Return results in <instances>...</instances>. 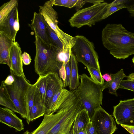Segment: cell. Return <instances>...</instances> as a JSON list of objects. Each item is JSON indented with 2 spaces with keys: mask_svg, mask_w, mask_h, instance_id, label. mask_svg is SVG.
I'll return each instance as SVG.
<instances>
[{
  "mask_svg": "<svg viewBox=\"0 0 134 134\" xmlns=\"http://www.w3.org/2000/svg\"><path fill=\"white\" fill-rule=\"evenodd\" d=\"M85 2L83 0H78L75 9L77 11L79 10V9L82 8L83 5L85 4Z\"/></svg>",
  "mask_w": 134,
  "mask_h": 134,
  "instance_id": "e575fe53",
  "label": "cell"
},
{
  "mask_svg": "<svg viewBox=\"0 0 134 134\" xmlns=\"http://www.w3.org/2000/svg\"><path fill=\"white\" fill-rule=\"evenodd\" d=\"M0 104L19 114L3 81L0 87Z\"/></svg>",
  "mask_w": 134,
  "mask_h": 134,
  "instance_id": "603a6c76",
  "label": "cell"
},
{
  "mask_svg": "<svg viewBox=\"0 0 134 134\" xmlns=\"http://www.w3.org/2000/svg\"><path fill=\"white\" fill-rule=\"evenodd\" d=\"M22 59L23 62L25 65L30 64L31 61V58L29 54L26 52H24L22 54Z\"/></svg>",
  "mask_w": 134,
  "mask_h": 134,
  "instance_id": "1f68e13d",
  "label": "cell"
},
{
  "mask_svg": "<svg viewBox=\"0 0 134 134\" xmlns=\"http://www.w3.org/2000/svg\"><path fill=\"white\" fill-rule=\"evenodd\" d=\"M66 110V107L60 106L54 113L44 115L40 125L34 130L31 132L27 130L23 134H47L63 117Z\"/></svg>",
  "mask_w": 134,
  "mask_h": 134,
  "instance_id": "8fae6325",
  "label": "cell"
},
{
  "mask_svg": "<svg viewBox=\"0 0 134 134\" xmlns=\"http://www.w3.org/2000/svg\"><path fill=\"white\" fill-rule=\"evenodd\" d=\"M54 0L46 2L43 5L39 6V13L55 32L63 44L64 49H66L71 46L74 37L65 33L59 27L58 14L53 8Z\"/></svg>",
  "mask_w": 134,
  "mask_h": 134,
  "instance_id": "ba28073f",
  "label": "cell"
},
{
  "mask_svg": "<svg viewBox=\"0 0 134 134\" xmlns=\"http://www.w3.org/2000/svg\"><path fill=\"white\" fill-rule=\"evenodd\" d=\"M84 1L85 3H91L93 4V5H96L104 2L103 0H84Z\"/></svg>",
  "mask_w": 134,
  "mask_h": 134,
  "instance_id": "d590c367",
  "label": "cell"
},
{
  "mask_svg": "<svg viewBox=\"0 0 134 134\" xmlns=\"http://www.w3.org/2000/svg\"><path fill=\"white\" fill-rule=\"evenodd\" d=\"M85 109L76 92L66 112L47 134H73V128L78 114Z\"/></svg>",
  "mask_w": 134,
  "mask_h": 134,
  "instance_id": "52a82bcc",
  "label": "cell"
},
{
  "mask_svg": "<svg viewBox=\"0 0 134 134\" xmlns=\"http://www.w3.org/2000/svg\"><path fill=\"white\" fill-rule=\"evenodd\" d=\"M87 69L90 73L91 78L96 83L103 85L104 80L102 77L100 71L92 68L87 67Z\"/></svg>",
  "mask_w": 134,
  "mask_h": 134,
  "instance_id": "f1b7e54d",
  "label": "cell"
},
{
  "mask_svg": "<svg viewBox=\"0 0 134 134\" xmlns=\"http://www.w3.org/2000/svg\"><path fill=\"white\" fill-rule=\"evenodd\" d=\"M128 80L134 82V73L130 74L127 77Z\"/></svg>",
  "mask_w": 134,
  "mask_h": 134,
  "instance_id": "f35d334b",
  "label": "cell"
},
{
  "mask_svg": "<svg viewBox=\"0 0 134 134\" xmlns=\"http://www.w3.org/2000/svg\"><path fill=\"white\" fill-rule=\"evenodd\" d=\"M35 72L39 76L46 75L51 73L57 72L62 65L58 61V55L62 52L52 45L45 43L35 35Z\"/></svg>",
  "mask_w": 134,
  "mask_h": 134,
  "instance_id": "7a4b0ae2",
  "label": "cell"
},
{
  "mask_svg": "<svg viewBox=\"0 0 134 134\" xmlns=\"http://www.w3.org/2000/svg\"><path fill=\"white\" fill-rule=\"evenodd\" d=\"M14 42L4 32L0 31V63L7 65L12 69L10 52Z\"/></svg>",
  "mask_w": 134,
  "mask_h": 134,
  "instance_id": "e0dca14e",
  "label": "cell"
},
{
  "mask_svg": "<svg viewBox=\"0 0 134 134\" xmlns=\"http://www.w3.org/2000/svg\"><path fill=\"white\" fill-rule=\"evenodd\" d=\"M108 4L104 2L79 10L69 20L70 25L72 27L77 28L85 25L92 27L102 20Z\"/></svg>",
  "mask_w": 134,
  "mask_h": 134,
  "instance_id": "5b68a950",
  "label": "cell"
},
{
  "mask_svg": "<svg viewBox=\"0 0 134 134\" xmlns=\"http://www.w3.org/2000/svg\"><path fill=\"white\" fill-rule=\"evenodd\" d=\"M131 134H134V126H128L123 125H121Z\"/></svg>",
  "mask_w": 134,
  "mask_h": 134,
  "instance_id": "8d00e7d4",
  "label": "cell"
},
{
  "mask_svg": "<svg viewBox=\"0 0 134 134\" xmlns=\"http://www.w3.org/2000/svg\"><path fill=\"white\" fill-rule=\"evenodd\" d=\"M0 122L20 131L24 129L22 120L18 117L14 112L6 107L0 108Z\"/></svg>",
  "mask_w": 134,
  "mask_h": 134,
  "instance_id": "5bb4252c",
  "label": "cell"
},
{
  "mask_svg": "<svg viewBox=\"0 0 134 134\" xmlns=\"http://www.w3.org/2000/svg\"><path fill=\"white\" fill-rule=\"evenodd\" d=\"M90 119L97 134H113L116 129L113 118L100 106L95 109Z\"/></svg>",
  "mask_w": 134,
  "mask_h": 134,
  "instance_id": "9c48e42d",
  "label": "cell"
},
{
  "mask_svg": "<svg viewBox=\"0 0 134 134\" xmlns=\"http://www.w3.org/2000/svg\"><path fill=\"white\" fill-rule=\"evenodd\" d=\"M10 73L14 78L13 83L10 86L4 84L19 114L22 118L26 119L27 111L25 97L32 84L25 76H17L11 70Z\"/></svg>",
  "mask_w": 134,
  "mask_h": 134,
  "instance_id": "8992f818",
  "label": "cell"
},
{
  "mask_svg": "<svg viewBox=\"0 0 134 134\" xmlns=\"http://www.w3.org/2000/svg\"><path fill=\"white\" fill-rule=\"evenodd\" d=\"M79 79L81 82L76 91L91 119L95 109L102 105L103 85L85 74L79 75Z\"/></svg>",
  "mask_w": 134,
  "mask_h": 134,
  "instance_id": "3957f363",
  "label": "cell"
},
{
  "mask_svg": "<svg viewBox=\"0 0 134 134\" xmlns=\"http://www.w3.org/2000/svg\"><path fill=\"white\" fill-rule=\"evenodd\" d=\"M71 52L77 62L82 63L87 67L94 68L100 71L98 57L94 44L85 36L77 35L74 37Z\"/></svg>",
  "mask_w": 134,
  "mask_h": 134,
  "instance_id": "277c9868",
  "label": "cell"
},
{
  "mask_svg": "<svg viewBox=\"0 0 134 134\" xmlns=\"http://www.w3.org/2000/svg\"><path fill=\"white\" fill-rule=\"evenodd\" d=\"M43 18L44 21L46 26L51 44L57 48L62 53L64 50L63 46L62 43L55 32L51 28L46 22L43 17Z\"/></svg>",
  "mask_w": 134,
  "mask_h": 134,
  "instance_id": "4316f807",
  "label": "cell"
},
{
  "mask_svg": "<svg viewBox=\"0 0 134 134\" xmlns=\"http://www.w3.org/2000/svg\"><path fill=\"white\" fill-rule=\"evenodd\" d=\"M104 46L116 59H124L134 54V33L120 24H108L103 30Z\"/></svg>",
  "mask_w": 134,
  "mask_h": 134,
  "instance_id": "6da1fadb",
  "label": "cell"
},
{
  "mask_svg": "<svg viewBox=\"0 0 134 134\" xmlns=\"http://www.w3.org/2000/svg\"><path fill=\"white\" fill-rule=\"evenodd\" d=\"M18 0H11L0 8V24L2 23L12 10L18 6Z\"/></svg>",
  "mask_w": 134,
  "mask_h": 134,
  "instance_id": "d4e9b609",
  "label": "cell"
},
{
  "mask_svg": "<svg viewBox=\"0 0 134 134\" xmlns=\"http://www.w3.org/2000/svg\"><path fill=\"white\" fill-rule=\"evenodd\" d=\"M36 86L34 83L32 84L29 88L25 97L26 105L27 118L26 119L28 124L30 122L29 120L30 112L34 105L36 96Z\"/></svg>",
  "mask_w": 134,
  "mask_h": 134,
  "instance_id": "cb8c5ba5",
  "label": "cell"
},
{
  "mask_svg": "<svg viewBox=\"0 0 134 134\" xmlns=\"http://www.w3.org/2000/svg\"><path fill=\"white\" fill-rule=\"evenodd\" d=\"M110 75L111 80L110 81L104 82L103 85V89L108 88L109 93L117 96V90L118 89L123 79L125 77H126L127 76L125 74L123 69H121L115 74H111Z\"/></svg>",
  "mask_w": 134,
  "mask_h": 134,
  "instance_id": "d6986e66",
  "label": "cell"
},
{
  "mask_svg": "<svg viewBox=\"0 0 134 134\" xmlns=\"http://www.w3.org/2000/svg\"><path fill=\"white\" fill-rule=\"evenodd\" d=\"M102 77L106 82H109L111 80V78L110 75L106 73L102 75Z\"/></svg>",
  "mask_w": 134,
  "mask_h": 134,
  "instance_id": "74e56055",
  "label": "cell"
},
{
  "mask_svg": "<svg viewBox=\"0 0 134 134\" xmlns=\"http://www.w3.org/2000/svg\"><path fill=\"white\" fill-rule=\"evenodd\" d=\"M47 75L39 76L36 82L35 83L38 88L41 98L44 104L47 82Z\"/></svg>",
  "mask_w": 134,
  "mask_h": 134,
  "instance_id": "83f0119b",
  "label": "cell"
},
{
  "mask_svg": "<svg viewBox=\"0 0 134 134\" xmlns=\"http://www.w3.org/2000/svg\"><path fill=\"white\" fill-rule=\"evenodd\" d=\"M46 107L39 90L36 86V96L33 106L30 110L29 114L30 122L45 114Z\"/></svg>",
  "mask_w": 134,
  "mask_h": 134,
  "instance_id": "ac0fdd59",
  "label": "cell"
},
{
  "mask_svg": "<svg viewBox=\"0 0 134 134\" xmlns=\"http://www.w3.org/2000/svg\"><path fill=\"white\" fill-rule=\"evenodd\" d=\"M90 121L87 111L85 109L82 110L75 119L73 128V134H76L79 131L85 129Z\"/></svg>",
  "mask_w": 134,
  "mask_h": 134,
  "instance_id": "7402d4cb",
  "label": "cell"
},
{
  "mask_svg": "<svg viewBox=\"0 0 134 134\" xmlns=\"http://www.w3.org/2000/svg\"><path fill=\"white\" fill-rule=\"evenodd\" d=\"M69 91L64 88L59 89L53 97L50 104L46 110L45 115L54 113Z\"/></svg>",
  "mask_w": 134,
  "mask_h": 134,
  "instance_id": "44dd1931",
  "label": "cell"
},
{
  "mask_svg": "<svg viewBox=\"0 0 134 134\" xmlns=\"http://www.w3.org/2000/svg\"><path fill=\"white\" fill-rule=\"evenodd\" d=\"M70 76L69 87L71 91L76 90L80 84L79 75L77 61L74 55L71 52L70 59Z\"/></svg>",
  "mask_w": 134,
  "mask_h": 134,
  "instance_id": "ffe728a7",
  "label": "cell"
},
{
  "mask_svg": "<svg viewBox=\"0 0 134 134\" xmlns=\"http://www.w3.org/2000/svg\"><path fill=\"white\" fill-rule=\"evenodd\" d=\"M18 6L16 7L0 24V31H3L15 42L20 25Z\"/></svg>",
  "mask_w": 134,
  "mask_h": 134,
  "instance_id": "7c38bea8",
  "label": "cell"
},
{
  "mask_svg": "<svg viewBox=\"0 0 134 134\" xmlns=\"http://www.w3.org/2000/svg\"><path fill=\"white\" fill-rule=\"evenodd\" d=\"M47 76V85L44 102L46 110L56 92L60 89L64 88L63 80L59 76L57 72L50 73Z\"/></svg>",
  "mask_w": 134,
  "mask_h": 134,
  "instance_id": "4fadbf2b",
  "label": "cell"
},
{
  "mask_svg": "<svg viewBox=\"0 0 134 134\" xmlns=\"http://www.w3.org/2000/svg\"><path fill=\"white\" fill-rule=\"evenodd\" d=\"M78 0H54L53 5L69 8L75 7Z\"/></svg>",
  "mask_w": 134,
  "mask_h": 134,
  "instance_id": "f546056e",
  "label": "cell"
},
{
  "mask_svg": "<svg viewBox=\"0 0 134 134\" xmlns=\"http://www.w3.org/2000/svg\"><path fill=\"white\" fill-rule=\"evenodd\" d=\"M129 1L115 0L108 4L106 12L103 16L102 20L104 19L116 12L124 8H126L128 5L126 4Z\"/></svg>",
  "mask_w": 134,
  "mask_h": 134,
  "instance_id": "484cf974",
  "label": "cell"
},
{
  "mask_svg": "<svg viewBox=\"0 0 134 134\" xmlns=\"http://www.w3.org/2000/svg\"><path fill=\"white\" fill-rule=\"evenodd\" d=\"M113 115L118 124L134 126V98L120 100L114 107Z\"/></svg>",
  "mask_w": 134,
  "mask_h": 134,
  "instance_id": "30bf717a",
  "label": "cell"
},
{
  "mask_svg": "<svg viewBox=\"0 0 134 134\" xmlns=\"http://www.w3.org/2000/svg\"><path fill=\"white\" fill-rule=\"evenodd\" d=\"M22 54L19 44L17 42H14L10 50V59L12 67L11 70L17 76L25 77L23 68Z\"/></svg>",
  "mask_w": 134,
  "mask_h": 134,
  "instance_id": "9a60e30c",
  "label": "cell"
},
{
  "mask_svg": "<svg viewBox=\"0 0 134 134\" xmlns=\"http://www.w3.org/2000/svg\"><path fill=\"white\" fill-rule=\"evenodd\" d=\"M29 25L35 36L39 37L45 43L51 44L43 17L39 12H34L31 23Z\"/></svg>",
  "mask_w": 134,
  "mask_h": 134,
  "instance_id": "2e32d148",
  "label": "cell"
},
{
  "mask_svg": "<svg viewBox=\"0 0 134 134\" xmlns=\"http://www.w3.org/2000/svg\"><path fill=\"white\" fill-rule=\"evenodd\" d=\"M85 130L86 134H97L94 127L91 121L88 124Z\"/></svg>",
  "mask_w": 134,
  "mask_h": 134,
  "instance_id": "d6a6232c",
  "label": "cell"
},
{
  "mask_svg": "<svg viewBox=\"0 0 134 134\" xmlns=\"http://www.w3.org/2000/svg\"><path fill=\"white\" fill-rule=\"evenodd\" d=\"M132 61L133 62V64L134 65V56L133 57V58L132 59Z\"/></svg>",
  "mask_w": 134,
  "mask_h": 134,
  "instance_id": "60d3db41",
  "label": "cell"
},
{
  "mask_svg": "<svg viewBox=\"0 0 134 134\" xmlns=\"http://www.w3.org/2000/svg\"><path fill=\"white\" fill-rule=\"evenodd\" d=\"M14 81V78L11 74L9 75L6 79L3 81V82L6 85H12Z\"/></svg>",
  "mask_w": 134,
  "mask_h": 134,
  "instance_id": "836d02e7",
  "label": "cell"
},
{
  "mask_svg": "<svg viewBox=\"0 0 134 134\" xmlns=\"http://www.w3.org/2000/svg\"><path fill=\"white\" fill-rule=\"evenodd\" d=\"M65 70V79L63 82L64 87L69 86L70 76V62L64 64Z\"/></svg>",
  "mask_w": 134,
  "mask_h": 134,
  "instance_id": "4dcf8cb0",
  "label": "cell"
},
{
  "mask_svg": "<svg viewBox=\"0 0 134 134\" xmlns=\"http://www.w3.org/2000/svg\"><path fill=\"white\" fill-rule=\"evenodd\" d=\"M76 134H86L85 129L81 130Z\"/></svg>",
  "mask_w": 134,
  "mask_h": 134,
  "instance_id": "ab89813d",
  "label": "cell"
}]
</instances>
